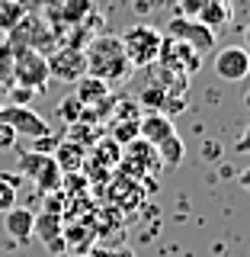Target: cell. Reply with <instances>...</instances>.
I'll return each mask as SVG.
<instances>
[{
  "label": "cell",
  "instance_id": "1",
  "mask_svg": "<svg viewBox=\"0 0 250 257\" xmlns=\"http://www.w3.org/2000/svg\"><path fill=\"white\" fill-rule=\"evenodd\" d=\"M84 58H87V74L100 77L103 84H109V87L116 84V80H128V74H132V64H128L125 52H122L119 36L93 39V42L84 48Z\"/></svg>",
  "mask_w": 250,
  "mask_h": 257
},
{
  "label": "cell",
  "instance_id": "2",
  "mask_svg": "<svg viewBox=\"0 0 250 257\" xmlns=\"http://www.w3.org/2000/svg\"><path fill=\"white\" fill-rule=\"evenodd\" d=\"M119 42H122V52L132 68H148V64L157 61L160 55V45H164V36L148 26V23H135V26H128L122 36H119Z\"/></svg>",
  "mask_w": 250,
  "mask_h": 257
},
{
  "label": "cell",
  "instance_id": "3",
  "mask_svg": "<svg viewBox=\"0 0 250 257\" xmlns=\"http://www.w3.org/2000/svg\"><path fill=\"white\" fill-rule=\"evenodd\" d=\"M167 36L173 39V42H183L189 45L192 52H215V32L202 26L199 20H189V16H173L170 23H167Z\"/></svg>",
  "mask_w": 250,
  "mask_h": 257
},
{
  "label": "cell",
  "instance_id": "4",
  "mask_svg": "<svg viewBox=\"0 0 250 257\" xmlns=\"http://www.w3.org/2000/svg\"><path fill=\"white\" fill-rule=\"evenodd\" d=\"M45 80H48V68H45V58L32 48H23L16 52V61H13V84L23 87V90H32V93H42L45 90Z\"/></svg>",
  "mask_w": 250,
  "mask_h": 257
},
{
  "label": "cell",
  "instance_id": "5",
  "mask_svg": "<svg viewBox=\"0 0 250 257\" xmlns=\"http://www.w3.org/2000/svg\"><path fill=\"white\" fill-rule=\"evenodd\" d=\"M215 77L224 80V84H240V80L250 77V52L244 45H224L215 52Z\"/></svg>",
  "mask_w": 250,
  "mask_h": 257
},
{
  "label": "cell",
  "instance_id": "6",
  "mask_svg": "<svg viewBox=\"0 0 250 257\" xmlns=\"http://www.w3.org/2000/svg\"><path fill=\"white\" fill-rule=\"evenodd\" d=\"M0 122L10 125L16 135H29V139H42V135H52V128L36 109L23 106V103H4L0 109Z\"/></svg>",
  "mask_w": 250,
  "mask_h": 257
},
{
  "label": "cell",
  "instance_id": "7",
  "mask_svg": "<svg viewBox=\"0 0 250 257\" xmlns=\"http://www.w3.org/2000/svg\"><path fill=\"white\" fill-rule=\"evenodd\" d=\"M157 61L167 68V74H173V77H183V80H186L189 74H196V71H199V64H202V55L192 52V48H189V45H183V42L164 39Z\"/></svg>",
  "mask_w": 250,
  "mask_h": 257
},
{
  "label": "cell",
  "instance_id": "8",
  "mask_svg": "<svg viewBox=\"0 0 250 257\" xmlns=\"http://www.w3.org/2000/svg\"><path fill=\"white\" fill-rule=\"evenodd\" d=\"M48 77L55 80H68V84H77L80 77H87V58H84V48H71L64 45L58 52H52L45 58Z\"/></svg>",
  "mask_w": 250,
  "mask_h": 257
},
{
  "label": "cell",
  "instance_id": "9",
  "mask_svg": "<svg viewBox=\"0 0 250 257\" xmlns=\"http://www.w3.org/2000/svg\"><path fill=\"white\" fill-rule=\"evenodd\" d=\"M4 231L20 244H29L36 238V212L23 206H13L10 212H4Z\"/></svg>",
  "mask_w": 250,
  "mask_h": 257
},
{
  "label": "cell",
  "instance_id": "10",
  "mask_svg": "<svg viewBox=\"0 0 250 257\" xmlns=\"http://www.w3.org/2000/svg\"><path fill=\"white\" fill-rule=\"evenodd\" d=\"M176 132L173 128V119L164 116V112H148V116L138 119V139L144 145H151V148H157L164 139H170V135Z\"/></svg>",
  "mask_w": 250,
  "mask_h": 257
},
{
  "label": "cell",
  "instance_id": "11",
  "mask_svg": "<svg viewBox=\"0 0 250 257\" xmlns=\"http://www.w3.org/2000/svg\"><path fill=\"white\" fill-rule=\"evenodd\" d=\"M36 235L39 241H45L52 251H61L64 247V222L58 212H42L36 215Z\"/></svg>",
  "mask_w": 250,
  "mask_h": 257
},
{
  "label": "cell",
  "instance_id": "12",
  "mask_svg": "<svg viewBox=\"0 0 250 257\" xmlns=\"http://www.w3.org/2000/svg\"><path fill=\"white\" fill-rule=\"evenodd\" d=\"M196 20L202 23V26H208V29L215 32V29L228 26V23L234 20V7H231V0H205Z\"/></svg>",
  "mask_w": 250,
  "mask_h": 257
},
{
  "label": "cell",
  "instance_id": "13",
  "mask_svg": "<svg viewBox=\"0 0 250 257\" xmlns=\"http://www.w3.org/2000/svg\"><path fill=\"white\" fill-rule=\"evenodd\" d=\"M109 90H112L109 84H103L100 77H90V74H87V77H80V80H77L74 100L80 103V106H90V103H103V100L109 96Z\"/></svg>",
  "mask_w": 250,
  "mask_h": 257
},
{
  "label": "cell",
  "instance_id": "14",
  "mask_svg": "<svg viewBox=\"0 0 250 257\" xmlns=\"http://www.w3.org/2000/svg\"><path fill=\"white\" fill-rule=\"evenodd\" d=\"M52 158H55V164H58L61 174H77L80 167H84V148H80L77 142H61Z\"/></svg>",
  "mask_w": 250,
  "mask_h": 257
},
{
  "label": "cell",
  "instance_id": "15",
  "mask_svg": "<svg viewBox=\"0 0 250 257\" xmlns=\"http://www.w3.org/2000/svg\"><path fill=\"white\" fill-rule=\"evenodd\" d=\"M157 161H160V167H180L183 164V158H186V145H183L180 135H170V139H164L157 145Z\"/></svg>",
  "mask_w": 250,
  "mask_h": 257
},
{
  "label": "cell",
  "instance_id": "16",
  "mask_svg": "<svg viewBox=\"0 0 250 257\" xmlns=\"http://www.w3.org/2000/svg\"><path fill=\"white\" fill-rule=\"evenodd\" d=\"M32 183H36L42 193H55L58 187H64V174L58 171V164H55V158H45L42 167L36 171V177H32Z\"/></svg>",
  "mask_w": 250,
  "mask_h": 257
},
{
  "label": "cell",
  "instance_id": "17",
  "mask_svg": "<svg viewBox=\"0 0 250 257\" xmlns=\"http://www.w3.org/2000/svg\"><path fill=\"white\" fill-rule=\"evenodd\" d=\"M13 206H16V187H10V183L0 177V212H10Z\"/></svg>",
  "mask_w": 250,
  "mask_h": 257
},
{
  "label": "cell",
  "instance_id": "18",
  "mask_svg": "<svg viewBox=\"0 0 250 257\" xmlns=\"http://www.w3.org/2000/svg\"><path fill=\"white\" fill-rule=\"evenodd\" d=\"M80 112H84V106H80L74 96H68V100H61V103H58V116H61V119H71V122H74Z\"/></svg>",
  "mask_w": 250,
  "mask_h": 257
},
{
  "label": "cell",
  "instance_id": "19",
  "mask_svg": "<svg viewBox=\"0 0 250 257\" xmlns=\"http://www.w3.org/2000/svg\"><path fill=\"white\" fill-rule=\"evenodd\" d=\"M16 139H20V135H16L10 125H4V122H0V151H10L13 145H16Z\"/></svg>",
  "mask_w": 250,
  "mask_h": 257
},
{
  "label": "cell",
  "instance_id": "20",
  "mask_svg": "<svg viewBox=\"0 0 250 257\" xmlns=\"http://www.w3.org/2000/svg\"><path fill=\"white\" fill-rule=\"evenodd\" d=\"M234 151H237V155H250V125H247L244 132L237 135V142H234Z\"/></svg>",
  "mask_w": 250,
  "mask_h": 257
},
{
  "label": "cell",
  "instance_id": "21",
  "mask_svg": "<svg viewBox=\"0 0 250 257\" xmlns=\"http://www.w3.org/2000/svg\"><path fill=\"white\" fill-rule=\"evenodd\" d=\"M87 7H90V0H74V4L64 7V16H80V13L87 10Z\"/></svg>",
  "mask_w": 250,
  "mask_h": 257
},
{
  "label": "cell",
  "instance_id": "22",
  "mask_svg": "<svg viewBox=\"0 0 250 257\" xmlns=\"http://www.w3.org/2000/svg\"><path fill=\"white\" fill-rule=\"evenodd\" d=\"M237 183H240V187H244V190L250 193V167H244V171L237 174Z\"/></svg>",
  "mask_w": 250,
  "mask_h": 257
},
{
  "label": "cell",
  "instance_id": "23",
  "mask_svg": "<svg viewBox=\"0 0 250 257\" xmlns=\"http://www.w3.org/2000/svg\"><path fill=\"white\" fill-rule=\"evenodd\" d=\"M244 48L250 52V23H247V29H244Z\"/></svg>",
  "mask_w": 250,
  "mask_h": 257
},
{
  "label": "cell",
  "instance_id": "24",
  "mask_svg": "<svg viewBox=\"0 0 250 257\" xmlns=\"http://www.w3.org/2000/svg\"><path fill=\"white\" fill-rule=\"evenodd\" d=\"M244 109H247V112H250V90H247V93H244Z\"/></svg>",
  "mask_w": 250,
  "mask_h": 257
},
{
  "label": "cell",
  "instance_id": "25",
  "mask_svg": "<svg viewBox=\"0 0 250 257\" xmlns=\"http://www.w3.org/2000/svg\"><path fill=\"white\" fill-rule=\"evenodd\" d=\"M84 257H96V254H93V251H87V254H84Z\"/></svg>",
  "mask_w": 250,
  "mask_h": 257
},
{
  "label": "cell",
  "instance_id": "26",
  "mask_svg": "<svg viewBox=\"0 0 250 257\" xmlns=\"http://www.w3.org/2000/svg\"><path fill=\"white\" fill-rule=\"evenodd\" d=\"M0 109H4V103H0Z\"/></svg>",
  "mask_w": 250,
  "mask_h": 257
}]
</instances>
